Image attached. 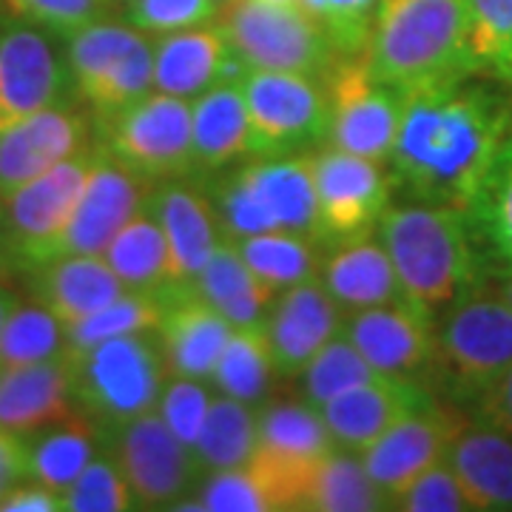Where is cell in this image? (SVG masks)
<instances>
[{"instance_id":"6da1fadb","label":"cell","mask_w":512,"mask_h":512,"mask_svg":"<svg viewBox=\"0 0 512 512\" xmlns=\"http://www.w3.org/2000/svg\"><path fill=\"white\" fill-rule=\"evenodd\" d=\"M510 126L507 97L470 77L404 94L390 177L413 200L467 211L510 143Z\"/></svg>"},{"instance_id":"7a4b0ae2","label":"cell","mask_w":512,"mask_h":512,"mask_svg":"<svg viewBox=\"0 0 512 512\" xmlns=\"http://www.w3.org/2000/svg\"><path fill=\"white\" fill-rule=\"evenodd\" d=\"M365 60L370 72L402 94L470 77L464 0H382Z\"/></svg>"},{"instance_id":"3957f363","label":"cell","mask_w":512,"mask_h":512,"mask_svg":"<svg viewBox=\"0 0 512 512\" xmlns=\"http://www.w3.org/2000/svg\"><path fill=\"white\" fill-rule=\"evenodd\" d=\"M376 234L393 259L404 296L416 305L436 311L470 291L476 254L461 208L421 200L387 205Z\"/></svg>"},{"instance_id":"277c9868","label":"cell","mask_w":512,"mask_h":512,"mask_svg":"<svg viewBox=\"0 0 512 512\" xmlns=\"http://www.w3.org/2000/svg\"><path fill=\"white\" fill-rule=\"evenodd\" d=\"M77 410L100 430L117 427L157 410L168 382L163 345L157 330L117 336L69 353Z\"/></svg>"},{"instance_id":"5b68a950","label":"cell","mask_w":512,"mask_h":512,"mask_svg":"<svg viewBox=\"0 0 512 512\" xmlns=\"http://www.w3.org/2000/svg\"><path fill=\"white\" fill-rule=\"evenodd\" d=\"M242 69L328 77L342 60L328 32L299 6L268 0H231L214 20Z\"/></svg>"},{"instance_id":"8992f818","label":"cell","mask_w":512,"mask_h":512,"mask_svg":"<svg viewBox=\"0 0 512 512\" xmlns=\"http://www.w3.org/2000/svg\"><path fill=\"white\" fill-rule=\"evenodd\" d=\"M100 143L80 148L32 183L3 197V265L29 274L57 259V248L74 217L83 185L89 180Z\"/></svg>"},{"instance_id":"52a82bcc","label":"cell","mask_w":512,"mask_h":512,"mask_svg":"<svg viewBox=\"0 0 512 512\" xmlns=\"http://www.w3.org/2000/svg\"><path fill=\"white\" fill-rule=\"evenodd\" d=\"M100 146L151 183L194 177L191 100L163 92L94 120Z\"/></svg>"},{"instance_id":"ba28073f","label":"cell","mask_w":512,"mask_h":512,"mask_svg":"<svg viewBox=\"0 0 512 512\" xmlns=\"http://www.w3.org/2000/svg\"><path fill=\"white\" fill-rule=\"evenodd\" d=\"M239 83L248 103L254 157L308 151L328 137V89L319 77L242 69Z\"/></svg>"},{"instance_id":"9c48e42d","label":"cell","mask_w":512,"mask_h":512,"mask_svg":"<svg viewBox=\"0 0 512 512\" xmlns=\"http://www.w3.org/2000/svg\"><path fill=\"white\" fill-rule=\"evenodd\" d=\"M109 453L120 464L137 510H174L197 490L200 464L157 410L103 430Z\"/></svg>"},{"instance_id":"30bf717a","label":"cell","mask_w":512,"mask_h":512,"mask_svg":"<svg viewBox=\"0 0 512 512\" xmlns=\"http://www.w3.org/2000/svg\"><path fill=\"white\" fill-rule=\"evenodd\" d=\"M436 362L461 393L478 396L512 365V305L504 296L464 293L436 330Z\"/></svg>"},{"instance_id":"8fae6325","label":"cell","mask_w":512,"mask_h":512,"mask_svg":"<svg viewBox=\"0 0 512 512\" xmlns=\"http://www.w3.org/2000/svg\"><path fill=\"white\" fill-rule=\"evenodd\" d=\"M325 80L330 146L387 163L402 126L404 94L370 72L365 52L342 57Z\"/></svg>"},{"instance_id":"7c38bea8","label":"cell","mask_w":512,"mask_h":512,"mask_svg":"<svg viewBox=\"0 0 512 512\" xmlns=\"http://www.w3.org/2000/svg\"><path fill=\"white\" fill-rule=\"evenodd\" d=\"M72 72L63 37L29 20H0V117L23 120L66 100Z\"/></svg>"},{"instance_id":"4fadbf2b","label":"cell","mask_w":512,"mask_h":512,"mask_svg":"<svg viewBox=\"0 0 512 512\" xmlns=\"http://www.w3.org/2000/svg\"><path fill=\"white\" fill-rule=\"evenodd\" d=\"M319 220L325 239H345L373 231L390 205L393 177L384 163L330 146L311 154Z\"/></svg>"},{"instance_id":"5bb4252c","label":"cell","mask_w":512,"mask_h":512,"mask_svg":"<svg viewBox=\"0 0 512 512\" xmlns=\"http://www.w3.org/2000/svg\"><path fill=\"white\" fill-rule=\"evenodd\" d=\"M94 117L80 100L57 103L0 128V194L32 183L94 143Z\"/></svg>"},{"instance_id":"9a60e30c","label":"cell","mask_w":512,"mask_h":512,"mask_svg":"<svg viewBox=\"0 0 512 512\" xmlns=\"http://www.w3.org/2000/svg\"><path fill=\"white\" fill-rule=\"evenodd\" d=\"M100 143V140H97ZM151 180L128 168L106 148L100 146L89 180L83 185L80 202L74 208V217L63 234L57 256L89 254L103 256L111 239L117 237L151 194Z\"/></svg>"},{"instance_id":"2e32d148","label":"cell","mask_w":512,"mask_h":512,"mask_svg":"<svg viewBox=\"0 0 512 512\" xmlns=\"http://www.w3.org/2000/svg\"><path fill=\"white\" fill-rule=\"evenodd\" d=\"M345 322L348 316L319 276L276 293L262 319L276 373L285 379L299 376L330 339L345 333Z\"/></svg>"},{"instance_id":"e0dca14e","label":"cell","mask_w":512,"mask_h":512,"mask_svg":"<svg viewBox=\"0 0 512 512\" xmlns=\"http://www.w3.org/2000/svg\"><path fill=\"white\" fill-rule=\"evenodd\" d=\"M433 311L413 299H399L350 313L345 336L370 365L387 376H413L436 362Z\"/></svg>"},{"instance_id":"ac0fdd59","label":"cell","mask_w":512,"mask_h":512,"mask_svg":"<svg viewBox=\"0 0 512 512\" xmlns=\"http://www.w3.org/2000/svg\"><path fill=\"white\" fill-rule=\"evenodd\" d=\"M461 421L464 419L447 407H436L433 402L421 404L390 430H384L359 456L379 490L393 498L419 473L447 456V447Z\"/></svg>"},{"instance_id":"d6986e66","label":"cell","mask_w":512,"mask_h":512,"mask_svg":"<svg viewBox=\"0 0 512 512\" xmlns=\"http://www.w3.org/2000/svg\"><path fill=\"white\" fill-rule=\"evenodd\" d=\"M148 205L163 225L168 251H171V282L191 285L194 276L220 245L222 231L208 191L188 183V177L163 180L151 185Z\"/></svg>"},{"instance_id":"ffe728a7","label":"cell","mask_w":512,"mask_h":512,"mask_svg":"<svg viewBox=\"0 0 512 512\" xmlns=\"http://www.w3.org/2000/svg\"><path fill=\"white\" fill-rule=\"evenodd\" d=\"M427 402L433 399L413 382V376L382 373L370 382L356 384L345 393L333 396L319 410L328 421L333 441L345 450L362 453L384 430H390L396 421Z\"/></svg>"},{"instance_id":"44dd1931","label":"cell","mask_w":512,"mask_h":512,"mask_svg":"<svg viewBox=\"0 0 512 512\" xmlns=\"http://www.w3.org/2000/svg\"><path fill=\"white\" fill-rule=\"evenodd\" d=\"M242 74L217 23L154 37V92L194 100Z\"/></svg>"},{"instance_id":"7402d4cb","label":"cell","mask_w":512,"mask_h":512,"mask_svg":"<svg viewBox=\"0 0 512 512\" xmlns=\"http://www.w3.org/2000/svg\"><path fill=\"white\" fill-rule=\"evenodd\" d=\"M231 330L234 325L191 285H174L168 293L163 322L157 328L168 376L211 382Z\"/></svg>"},{"instance_id":"603a6c76","label":"cell","mask_w":512,"mask_h":512,"mask_svg":"<svg viewBox=\"0 0 512 512\" xmlns=\"http://www.w3.org/2000/svg\"><path fill=\"white\" fill-rule=\"evenodd\" d=\"M319 279L345 313L404 299L393 259L376 228L356 237L336 239L333 251L322 259Z\"/></svg>"},{"instance_id":"cb8c5ba5","label":"cell","mask_w":512,"mask_h":512,"mask_svg":"<svg viewBox=\"0 0 512 512\" xmlns=\"http://www.w3.org/2000/svg\"><path fill=\"white\" fill-rule=\"evenodd\" d=\"M77 410L72 384V359L60 356L35 365L0 370V427L18 436L63 419Z\"/></svg>"},{"instance_id":"d4e9b609","label":"cell","mask_w":512,"mask_h":512,"mask_svg":"<svg viewBox=\"0 0 512 512\" xmlns=\"http://www.w3.org/2000/svg\"><path fill=\"white\" fill-rule=\"evenodd\" d=\"M194 174H220L245 157H254L248 103L237 77L191 100Z\"/></svg>"},{"instance_id":"484cf974","label":"cell","mask_w":512,"mask_h":512,"mask_svg":"<svg viewBox=\"0 0 512 512\" xmlns=\"http://www.w3.org/2000/svg\"><path fill=\"white\" fill-rule=\"evenodd\" d=\"M245 171L254 183L276 231H291L311 239H325L319 220L316 180L311 151H293L276 157H254Z\"/></svg>"},{"instance_id":"4316f807","label":"cell","mask_w":512,"mask_h":512,"mask_svg":"<svg viewBox=\"0 0 512 512\" xmlns=\"http://www.w3.org/2000/svg\"><path fill=\"white\" fill-rule=\"evenodd\" d=\"M444 458L476 510L512 512V436L484 421H461Z\"/></svg>"},{"instance_id":"83f0119b","label":"cell","mask_w":512,"mask_h":512,"mask_svg":"<svg viewBox=\"0 0 512 512\" xmlns=\"http://www.w3.org/2000/svg\"><path fill=\"white\" fill-rule=\"evenodd\" d=\"M32 296L55 311L66 325L86 319L126 293L120 276L111 271L106 256L66 254L29 271Z\"/></svg>"},{"instance_id":"f1b7e54d","label":"cell","mask_w":512,"mask_h":512,"mask_svg":"<svg viewBox=\"0 0 512 512\" xmlns=\"http://www.w3.org/2000/svg\"><path fill=\"white\" fill-rule=\"evenodd\" d=\"M103 430L83 410H74L63 419L26 436V456H29V481H37L55 493H66L72 481L92 461L103 447Z\"/></svg>"},{"instance_id":"f546056e","label":"cell","mask_w":512,"mask_h":512,"mask_svg":"<svg viewBox=\"0 0 512 512\" xmlns=\"http://www.w3.org/2000/svg\"><path fill=\"white\" fill-rule=\"evenodd\" d=\"M191 288L200 293L211 308H217L234 328L262 325L276 296L268 285L256 279L231 239H222L217 245V251L205 262V268L194 276Z\"/></svg>"},{"instance_id":"4dcf8cb0","label":"cell","mask_w":512,"mask_h":512,"mask_svg":"<svg viewBox=\"0 0 512 512\" xmlns=\"http://www.w3.org/2000/svg\"><path fill=\"white\" fill-rule=\"evenodd\" d=\"M339 447L319 407L302 399H274L259 410L256 453L296 464H316Z\"/></svg>"},{"instance_id":"1f68e13d","label":"cell","mask_w":512,"mask_h":512,"mask_svg":"<svg viewBox=\"0 0 512 512\" xmlns=\"http://www.w3.org/2000/svg\"><path fill=\"white\" fill-rule=\"evenodd\" d=\"M106 262L126 291L157 293L171 288V251L154 208L143 205L106 248Z\"/></svg>"},{"instance_id":"d6a6232c","label":"cell","mask_w":512,"mask_h":512,"mask_svg":"<svg viewBox=\"0 0 512 512\" xmlns=\"http://www.w3.org/2000/svg\"><path fill=\"white\" fill-rule=\"evenodd\" d=\"M302 510L316 512H373L390 510V498L370 478L356 450L333 447L316 464Z\"/></svg>"},{"instance_id":"836d02e7","label":"cell","mask_w":512,"mask_h":512,"mask_svg":"<svg viewBox=\"0 0 512 512\" xmlns=\"http://www.w3.org/2000/svg\"><path fill=\"white\" fill-rule=\"evenodd\" d=\"M256 439H259V413L254 410V404L239 402L225 393H214L200 439L194 444V456L202 473L245 467L256 453Z\"/></svg>"},{"instance_id":"e575fe53","label":"cell","mask_w":512,"mask_h":512,"mask_svg":"<svg viewBox=\"0 0 512 512\" xmlns=\"http://www.w3.org/2000/svg\"><path fill=\"white\" fill-rule=\"evenodd\" d=\"M234 245L256 279L274 293L308 282L319 276L322 268L319 239L291 234V231H268V234L239 239Z\"/></svg>"},{"instance_id":"d590c367","label":"cell","mask_w":512,"mask_h":512,"mask_svg":"<svg viewBox=\"0 0 512 512\" xmlns=\"http://www.w3.org/2000/svg\"><path fill=\"white\" fill-rule=\"evenodd\" d=\"M276 365L268 336L262 325L234 328L225 348L220 353V362L211 373V382L217 393L234 396L245 404L265 402L271 384H274Z\"/></svg>"},{"instance_id":"8d00e7d4","label":"cell","mask_w":512,"mask_h":512,"mask_svg":"<svg viewBox=\"0 0 512 512\" xmlns=\"http://www.w3.org/2000/svg\"><path fill=\"white\" fill-rule=\"evenodd\" d=\"M69 356L66 322L43 302L20 299L0 330V370Z\"/></svg>"},{"instance_id":"74e56055","label":"cell","mask_w":512,"mask_h":512,"mask_svg":"<svg viewBox=\"0 0 512 512\" xmlns=\"http://www.w3.org/2000/svg\"><path fill=\"white\" fill-rule=\"evenodd\" d=\"M174 288V285H171ZM171 288L157 293L126 291L109 302L106 308L89 313L86 319L66 325L69 330V353L86 350L100 342H109L117 336H131V333H148L160 328L165 308H168V293Z\"/></svg>"},{"instance_id":"f35d334b","label":"cell","mask_w":512,"mask_h":512,"mask_svg":"<svg viewBox=\"0 0 512 512\" xmlns=\"http://www.w3.org/2000/svg\"><path fill=\"white\" fill-rule=\"evenodd\" d=\"M473 72L512 83V0H464Z\"/></svg>"},{"instance_id":"ab89813d","label":"cell","mask_w":512,"mask_h":512,"mask_svg":"<svg viewBox=\"0 0 512 512\" xmlns=\"http://www.w3.org/2000/svg\"><path fill=\"white\" fill-rule=\"evenodd\" d=\"M299 376H302V396L313 407H322L333 396L345 393L356 384L370 382L382 373L367 362L345 333H339L336 339H330L328 345L313 356L311 365L305 367Z\"/></svg>"},{"instance_id":"60d3db41","label":"cell","mask_w":512,"mask_h":512,"mask_svg":"<svg viewBox=\"0 0 512 512\" xmlns=\"http://www.w3.org/2000/svg\"><path fill=\"white\" fill-rule=\"evenodd\" d=\"M154 92V37L137 52L120 60L111 72L97 77L86 89L77 92V100L92 111L94 120L109 117Z\"/></svg>"},{"instance_id":"b9f144b4","label":"cell","mask_w":512,"mask_h":512,"mask_svg":"<svg viewBox=\"0 0 512 512\" xmlns=\"http://www.w3.org/2000/svg\"><path fill=\"white\" fill-rule=\"evenodd\" d=\"M134 507L126 476L111 453H97L63 493V510L69 512H123Z\"/></svg>"},{"instance_id":"7bdbcfd3","label":"cell","mask_w":512,"mask_h":512,"mask_svg":"<svg viewBox=\"0 0 512 512\" xmlns=\"http://www.w3.org/2000/svg\"><path fill=\"white\" fill-rule=\"evenodd\" d=\"M333 40L342 57L362 55L382 0H296Z\"/></svg>"},{"instance_id":"ee69618b","label":"cell","mask_w":512,"mask_h":512,"mask_svg":"<svg viewBox=\"0 0 512 512\" xmlns=\"http://www.w3.org/2000/svg\"><path fill=\"white\" fill-rule=\"evenodd\" d=\"M390 510L404 512H467L476 510L461 478L447 458L436 461L424 473L413 478L402 493L390 498Z\"/></svg>"},{"instance_id":"f6af8a7d","label":"cell","mask_w":512,"mask_h":512,"mask_svg":"<svg viewBox=\"0 0 512 512\" xmlns=\"http://www.w3.org/2000/svg\"><path fill=\"white\" fill-rule=\"evenodd\" d=\"M220 6L214 0H126L123 20L148 37L171 35L214 23Z\"/></svg>"},{"instance_id":"bcb514c9","label":"cell","mask_w":512,"mask_h":512,"mask_svg":"<svg viewBox=\"0 0 512 512\" xmlns=\"http://www.w3.org/2000/svg\"><path fill=\"white\" fill-rule=\"evenodd\" d=\"M117 0H0V9L9 18L29 20L55 35H69L92 20L114 15Z\"/></svg>"},{"instance_id":"7dc6e473","label":"cell","mask_w":512,"mask_h":512,"mask_svg":"<svg viewBox=\"0 0 512 512\" xmlns=\"http://www.w3.org/2000/svg\"><path fill=\"white\" fill-rule=\"evenodd\" d=\"M211 399H214V393L202 379L168 376L160 404H157V413L163 416L168 430L194 450L205 416H208Z\"/></svg>"},{"instance_id":"c3c4849f","label":"cell","mask_w":512,"mask_h":512,"mask_svg":"<svg viewBox=\"0 0 512 512\" xmlns=\"http://www.w3.org/2000/svg\"><path fill=\"white\" fill-rule=\"evenodd\" d=\"M484 231L490 234L498 254L512 265V140L504 146L490 180L473 202Z\"/></svg>"},{"instance_id":"681fc988","label":"cell","mask_w":512,"mask_h":512,"mask_svg":"<svg viewBox=\"0 0 512 512\" xmlns=\"http://www.w3.org/2000/svg\"><path fill=\"white\" fill-rule=\"evenodd\" d=\"M194 495L200 498L202 512H265L271 510L251 467H231L205 473Z\"/></svg>"},{"instance_id":"f907efd6","label":"cell","mask_w":512,"mask_h":512,"mask_svg":"<svg viewBox=\"0 0 512 512\" xmlns=\"http://www.w3.org/2000/svg\"><path fill=\"white\" fill-rule=\"evenodd\" d=\"M478 421L512 436V365L476 396Z\"/></svg>"},{"instance_id":"816d5d0a","label":"cell","mask_w":512,"mask_h":512,"mask_svg":"<svg viewBox=\"0 0 512 512\" xmlns=\"http://www.w3.org/2000/svg\"><path fill=\"white\" fill-rule=\"evenodd\" d=\"M23 481H29L26 439L0 427V498Z\"/></svg>"},{"instance_id":"f5cc1de1","label":"cell","mask_w":512,"mask_h":512,"mask_svg":"<svg viewBox=\"0 0 512 512\" xmlns=\"http://www.w3.org/2000/svg\"><path fill=\"white\" fill-rule=\"evenodd\" d=\"M63 510V495L37 484L23 481L0 498V512H57Z\"/></svg>"},{"instance_id":"db71d44e","label":"cell","mask_w":512,"mask_h":512,"mask_svg":"<svg viewBox=\"0 0 512 512\" xmlns=\"http://www.w3.org/2000/svg\"><path fill=\"white\" fill-rule=\"evenodd\" d=\"M20 302V296L15 293L12 285H6L3 279H0V330L6 325V319H9V313L15 311V305Z\"/></svg>"},{"instance_id":"11a10c76","label":"cell","mask_w":512,"mask_h":512,"mask_svg":"<svg viewBox=\"0 0 512 512\" xmlns=\"http://www.w3.org/2000/svg\"><path fill=\"white\" fill-rule=\"evenodd\" d=\"M6 271L3 265V194H0V274Z\"/></svg>"},{"instance_id":"9f6ffc18","label":"cell","mask_w":512,"mask_h":512,"mask_svg":"<svg viewBox=\"0 0 512 512\" xmlns=\"http://www.w3.org/2000/svg\"><path fill=\"white\" fill-rule=\"evenodd\" d=\"M501 296H504V299H507V302L512 305V276L507 279V282H504V293H501Z\"/></svg>"},{"instance_id":"6f0895ef","label":"cell","mask_w":512,"mask_h":512,"mask_svg":"<svg viewBox=\"0 0 512 512\" xmlns=\"http://www.w3.org/2000/svg\"><path fill=\"white\" fill-rule=\"evenodd\" d=\"M268 3H282V6H293L296 0H268Z\"/></svg>"},{"instance_id":"680465c9","label":"cell","mask_w":512,"mask_h":512,"mask_svg":"<svg viewBox=\"0 0 512 512\" xmlns=\"http://www.w3.org/2000/svg\"><path fill=\"white\" fill-rule=\"evenodd\" d=\"M214 3H217V6H220V9H222V6H228L231 0H214Z\"/></svg>"},{"instance_id":"91938a15","label":"cell","mask_w":512,"mask_h":512,"mask_svg":"<svg viewBox=\"0 0 512 512\" xmlns=\"http://www.w3.org/2000/svg\"><path fill=\"white\" fill-rule=\"evenodd\" d=\"M3 126H6V123H3V117H0V128H3Z\"/></svg>"},{"instance_id":"94428289","label":"cell","mask_w":512,"mask_h":512,"mask_svg":"<svg viewBox=\"0 0 512 512\" xmlns=\"http://www.w3.org/2000/svg\"><path fill=\"white\" fill-rule=\"evenodd\" d=\"M117 3H126V0H117Z\"/></svg>"}]
</instances>
